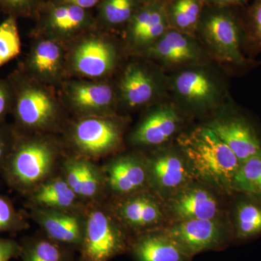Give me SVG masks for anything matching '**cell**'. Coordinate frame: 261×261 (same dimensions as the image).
Listing matches in <instances>:
<instances>
[{"label": "cell", "mask_w": 261, "mask_h": 261, "mask_svg": "<svg viewBox=\"0 0 261 261\" xmlns=\"http://www.w3.org/2000/svg\"><path fill=\"white\" fill-rule=\"evenodd\" d=\"M119 236L114 225L102 211L91 213L86 230L84 253L89 261H106L119 247Z\"/></svg>", "instance_id": "16"}, {"label": "cell", "mask_w": 261, "mask_h": 261, "mask_svg": "<svg viewBox=\"0 0 261 261\" xmlns=\"http://www.w3.org/2000/svg\"><path fill=\"white\" fill-rule=\"evenodd\" d=\"M35 21L33 37L53 39L65 45L98 27L91 10L51 0L43 8Z\"/></svg>", "instance_id": "7"}, {"label": "cell", "mask_w": 261, "mask_h": 261, "mask_svg": "<svg viewBox=\"0 0 261 261\" xmlns=\"http://www.w3.org/2000/svg\"><path fill=\"white\" fill-rule=\"evenodd\" d=\"M182 122L181 112L169 99L152 106L132 136L136 145L158 146L177 134Z\"/></svg>", "instance_id": "14"}, {"label": "cell", "mask_w": 261, "mask_h": 261, "mask_svg": "<svg viewBox=\"0 0 261 261\" xmlns=\"http://www.w3.org/2000/svg\"><path fill=\"white\" fill-rule=\"evenodd\" d=\"M121 214L128 224L137 226H145L155 224L161 217L157 205L146 197H139L125 202Z\"/></svg>", "instance_id": "26"}, {"label": "cell", "mask_w": 261, "mask_h": 261, "mask_svg": "<svg viewBox=\"0 0 261 261\" xmlns=\"http://www.w3.org/2000/svg\"><path fill=\"white\" fill-rule=\"evenodd\" d=\"M19 252L16 244L9 240H0V261H9Z\"/></svg>", "instance_id": "37"}, {"label": "cell", "mask_w": 261, "mask_h": 261, "mask_svg": "<svg viewBox=\"0 0 261 261\" xmlns=\"http://www.w3.org/2000/svg\"><path fill=\"white\" fill-rule=\"evenodd\" d=\"M76 194L67 182L57 180L42 187L35 195V200L44 205L65 207L73 205Z\"/></svg>", "instance_id": "30"}, {"label": "cell", "mask_w": 261, "mask_h": 261, "mask_svg": "<svg viewBox=\"0 0 261 261\" xmlns=\"http://www.w3.org/2000/svg\"><path fill=\"white\" fill-rule=\"evenodd\" d=\"M205 126L229 147L240 163L261 153V142L256 130L246 118L232 113L230 102Z\"/></svg>", "instance_id": "11"}, {"label": "cell", "mask_w": 261, "mask_h": 261, "mask_svg": "<svg viewBox=\"0 0 261 261\" xmlns=\"http://www.w3.org/2000/svg\"><path fill=\"white\" fill-rule=\"evenodd\" d=\"M82 162L83 161H74L70 163L67 168V183L76 195H80L82 178Z\"/></svg>", "instance_id": "36"}, {"label": "cell", "mask_w": 261, "mask_h": 261, "mask_svg": "<svg viewBox=\"0 0 261 261\" xmlns=\"http://www.w3.org/2000/svg\"><path fill=\"white\" fill-rule=\"evenodd\" d=\"M119 125L108 117H85L73 126V144L84 153L99 155L112 150L121 140Z\"/></svg>", "instance_id": "15"}, {"label": "cell", "mask_w": 261, "mask_h": 261, "mask_svg": "<svg viewBox=\"0 0 261 261\" xmlns=\"http://www.w3.org/2000/svg\"><path fill=\"white\" fill-rule=\"evenodd\" d=\"M13 89L9 81L0 80V123L13 108Z\"/></svg>", "instance_id": "35"}, {"label": "cell", "mask_w": 261, "mask_h": 261, "mask_svg": "<svg viewBox=\"0 0 261 261\" xmlns=\"http://www.w3.org/2000/svg\"><path fill=\"white\" fill-rule=\"evenodd\" d=\"M233 190L261 199V153L240 163L233 177Z\"/></svg>", "instance_id": "25"}, {"label": "cell", "mask_w": 261, "mask_h": 261, "mask_svg": "<svg viewBox=\"0 0 261 261\" xmlns=\"http://www.w3.org/2000/svg\"><path fill=\"white\" fill-rule=\"evenodd\" d=\"M61 253L58 247L48 242L38 243L29 254L27 261H60Z\"/></svg>", "instance_id": "32"}, {"label": "cell", "mask_w": 261, "mask_h": 261, "mask_svg": "<svg viewBox=\"0 0 261 261\" xmlns=\"http://www.w3.org/2000/svg\"><path fill=\"white\" fill-rule=\"evenodd\" d=\"M156 181L163 188L174 189L186 181L187 173L183 160L171 152L158 156L152 164Z\"/></svg>", "instance_id": "23"}, {"label": "cell", "mask_w": 261, "mask_h": 261, "mask_svg": "<svg viewBox=\"0 0 261 261\" xmlns=\"http://www.w3.org/2000/svg\"><path fill=\"white\" fill-rule=\"evenodd\" d=\"M140 57L166 73L190 65L213 61L197 37L171 28Z\"/></svg>", "instance_id": "8"}, {"label": "cell", "mask_w": 261, "mask_h": 261, "mask_svg": "<svg viewBox=\"0 0 261 261\" xmlns=\"http://www.w3.org/2000/svg\"><path fill=\"white\" fill-rule=\"evenodd\" d=\"M196 37L219 66L243 70L252 63L244 50L245 30L240 8L205 5Z\"/></svg>", "instance_id": "2"}, {"label": "cell", "mask_w": 261, "mask_h": 261, "mask_svg": "<svg viewBox=\"0 0 261 261\" xmlns=\"http://www.w3.org/2000/svg\"><path fill=\"white\" fill-rule=\"evenodd\" d=\"M237 234L240 239L253 238L261 233V205L241 202L236 211Z\"/></svg>", "instance_id": "28"}, {"label": "cell", "mask_w": 261, "mask_h": 261, "mask_svg": "<svg viewBox=\"0 0 261 261\" xmlns=\"http://www.w3.org/2000/svg\"><path fill=\"white\" fill-rule=\"evenodd\" d=\"M124 51L110 32L84 33L67 45V75L81 80H106L118 69Z\"/></svg>", "instance_id": "4"}, {"label": "cell", "mask_w": 261, "mask_h": 261, "mask_svg": "<svg viewBox=\"0 0 261 261\" xmlns=\"http://www.w3.org/2000/svg\"><path fill=\"white\" fill-rule=\"evenodd\" d=\"M177 142L199 178L222 190H233V177L241 163L211 128L197 127L181 134Z\"/></svg>", "instance_id": "3"}, {"label": "cell", "mask_w": 261, "mask_h": 261, "mask_svg": "<svg viewBox=\"0 0 261 261\" xmlns=\"http://www.w3.org/2000/svg\"><path fill=\"white\" fill-rule=\"evenodd\" d=\"M205 0H169L165 5L169 27L196 37Z\"/></svg>", "instance_id": "18"}, {"label": "cell", "mask_w": 261, "mask_h": 261, "mask_svg": "<svg viewBox=\"0 0 261 261\" xmlns=\"http://www.w3.org/2000/svg\"><path fill=\"white\" fill-rule=\"evenodd\" d=\"M135 58L124 67L116 84L119 103L134 109L169 99L166 73L142 57Z\"/></svg>", "instance_id": "6"}, {"label": "cell", "mask_w": 261, "mask_h": 261, "mask_svg": "<svg viewBox=\"0 0 261 261\" xmlns=\"http://www.w3.org/2000/svg\"><path fill=\"white\" fill-rule=\"evenodd\" d=\"M141 5L139 0H102L95 16L98 28L108 32L124 29Z\"/></svg>", "instance_id": "20"}, {"label": "cell", "mask_w": 261, "mask_h": 261, "mask_svg": "<svg viewBox=\"0 0 261 261\" xmlns=\"http://www.w3.org/2000/svg\"><path fill=\"white\" fill-rule=\"evenodd\" d=\"M34 42L20 69L40 83L56 87L67 75V45L43 37H34Z\"/></svg>", "instance_id": "10"}, {"label": "cell", "mask_w": 261, "mask_h": 261, "mask_svg": "<svg viewBox=\"0 0 261 261\" xmlns=\"http://www.w3.org/2000/svg\"><path fill=\"white\" fill-rule=\"evenodd\" d=\"M251 0H205V5L221 8H243Z\"/></svg>", "instance_id": "38"}, {"label": "cell", "mask_w": 261, "mask_h": 261, "mask_svg": "<svg viewBox=\"0 0 261 261\" xmlns=\"http://www.w3.org/2000/svg\"><path fill=\"white\" fill-rule=\"evenodd\" d=\"M20 49L17 19L8 17L0 24V68L16 58Z\"/></svg>", "instance_id": "29"}, {"label": "cell", "mask_w": 261, "mask_h": 261, "mask_svg": "<svg viewBox=\"0 0 261 261\" xmlns=\"http://www.w3.org/2000/svg\"><path fill=\"white\" fill-rule=\"evenodd\" d=\"M62 99L86 117H106L119 103L116 85L106 80H68L62 84Z\"/></svg>", "instance_id": "9"}, {"label": "cell", "mask_w": 261, "mask_h": 261, "mask_svg": "<svg viewBox=\"0 0 261 261\" xmlns=\"http://www.w3.org/2000/svg\"><path fill=\"white\" fill-rule=\"evenodd\" d=\"M146 173L143 167L130 158L116 161L109 169V182L116 191L122 193L137 190L143 185Z\"/></svg>", "instance_id": "21"}, {"label": "cell", "mask_w": 261, "mask_h": 261, "mask_svg": "<svg viewBox=\"0 0 261 261\" xmlns=\"http://www.w3.org/2000/svg\"><path fill=\"white\" fill-rule=\"evenodd\" d=\"M13 89L12 111L20 126L44 129L56 123L61 106L53 87L33 80L19 69L8 77Z\"/></svg>", "instance_id": "5"}, {"label": "cell", "mask_w": 261, "mask_h": 261, "mask_svg": "<svg viewBox=\"0 0 261 261\" xmlns=\"http://www.w3.org/2000/svg\"><path fill=\"white\" fill-rule=\"evenodd\" d=\"M50 0H0V10L8 17L36 20Z\"/></svg>", "instance_id": "31"}, {"label": "cell", "mask_w": 261, "mask_h": 261, "mask_svg": "<svg viewBox=\"0 0 261 261\" xmlns=\"http://www.w3.org/2000/svg\"><path fill=\"white\" fill-rule=\"evenodd\" d=\"M168 238L185 252L197 253L219 243L221 232L212 220L190 219L173 226L168 231Z\"/></svg>", "instance_id": "17"}, {"label": "cell", "mask_w": 261, "mask_h": 261, "mask_svg": "<svg viewBox=\"0 0 261 261\" xmlns=\"http://www.w3.org/2000/svg\"><path fill=\"white\" fill-rule=\"evenodd\" d=\"M140 261H184L186 252L169 238L149 237L137 248Z\"/></svg>", "instance_id": "22"}, {"label": "cell", "mask_w": 261, "mask_h": 261, "mask_svg": "<svg viewBox=\"0 0 261 261\" xmlns=\"http://www.w3.org/2000/svg\"><path fill=\"white\" fill-rule=\"evenodd\" d=\"M53 159L54 152L47 142L38 140L21 141L12 154L10 176L20 186H31L49 173Z\"/></svg>", "instance_id": "13"}, {"label": "cell", "mask_w": 261, "mask_h": 261, "mask_svg": "<svg viewBox=\"0 0 261 261\" xmlns=\"http://www.w3.org/2000/svg\"><path fill=\"white\" fill-rule=\"evenodd\" d=\"M51 1L73 5L84 9L91 10L92 8H97L102 0H51Z\"/></svg>", "instance_id": "39"}, {"label": "cell", "mask_w": 261, "mask_h": 261, "mask_svg": "<svg viewBox=\"0 0 261 261\" xmlns=\"http://www.w3.org/2000/svg\"><path fill=\"white\" fill-rule=\"evenodd\" d=\"M245 39L244 50L249 59L261 53V0H251L240 8Z\"/></svg>", "instance_id": "24"}, {"label": "cell", "mask_w": 261, "mask_h": 261, "mask_svg": "<svg viewBox=\"0 0 261 261\" xmlns=\"http://www.w3.org/2000/svg\"><path fill=\"white\" fill-rule=\"evenodd\" d=\"M221 69L211 61L166 73L168 98L181 112L217 113L231 99L226 76Z\"/></svg>", "instance_id": "1"}, {"label": "cell", "mask_w": 261, "mask_h": 261, "mask_svg": "<svg viewBox=\"0 0 261 261\" xmlns=\"http://www.w3.org/2000/svg\"><path fill=\"white\" fill-rule=\"evenodd\" d=\"M168 29L165 5H141L123 29V49L132 56L140 57Z\"/></svg>", "instance_id": "12"}, {"label": "cell", "mask_w": 261, "mask_h": 261, "mask_svg": "<svg viewBox=\"0 0 261 261\" xmlns=\"http://www.w3.org/2000/svg\"><path fill=\"white\" fill-rule=\"evenodd\" d=\"M44 226L51 238L65 243H74L80 239V224L74 216L51 214L44 219Z\"/></svg>", "instance_id": "27"}, {"label": "cell", "mask_w": 261, "mask_h": 261, "mask_svg": "<svg viewBox=\"0 0 261 261\" xmlns=\"http://www.w3.org/2000/svg\"><path fill=\"white\" fill-rule=\"evenodd\" d=\"M98 189L97 174L90 165L82 162V178L81 183V196L92 197L95 195Z\"/></svg>", "instance_id": "33"}, {"label": "cell", "mask_w": 261, "mask_h": 261, "mask_svg": "<svg viewBox=\"0 0 261 261\" xmlns=\"http://www.w3.org/2000/svg\"><path fill=\"white\" fill-rule=\"evenodd\" d=\"M18 223V216L13 206L0 196V231L14 228Z\"/></svg>", "instance_id": "34"}, {"label": "cell", "mask_w": 261, "mask_h": 261, "mask_svg": "<svg viewBox=\"0 0 261 261\" xmlns=\"http://www.w3.org/2000/svg\"><path fill=\"white\" fill-rule=\"evenodd\" d=\"M173 209L185 220H212L217 214V202L205 190L195 188L182 194L175 201Z\"/></svg>", "instance_id": "19"}, {"label": "cell", "mask_w": 261, "mask_h": 261, "mask_svg": "<svg viewBox=\"0 0 261 261\" xmlns=\"http://www.w3.org/2000/svg\"><path fill=\"white\" fill-rule=\"evenodd\" d=\"M169 0H139L142 5L163 4L166 5Z\"/></svg>", "instance_id": "41"}, {"label": "cell", "mask_w": 261, "mask_h": 261, "mask_svg": "<svg viewBox=\"0 0 261 261\" xmlns=\"http://www.w3.org/2000/svg\"><path fill=\"white\" fill-rule=\"evenodd\" d=\"M7 142L6 140L3 136V134L0 132V162L4 157L5 151L7 149Z\"/></svg>", "instance_id": "40"}]
</instances>
